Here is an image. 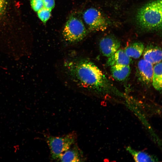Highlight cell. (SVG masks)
<instances>
[{
    "label": "cell",
    "mask_w": 162,
    "mask_h": 162,
    "mask_svg": "<svg viewBox=\"0 0 162 162\" xmlns=\"http://www.w3.org/2000/svg\"><path fill=\"white\" fill-rule=\"evenodd\" d=\"M66 73L79 87L92 92H100L107 87V80L101 71L88 59L66 60L64 63Z\"/></svg>",
    "instance_id": "1"
},
{
    "label": "cell",
    "mask_w": 162,
    "mask_h": 162,
    "mask_svg": "<svg viewBox=\"0 0 162 162\" xmlns=\"http://www.w3.org/2000/svg\"><path fill=\"white\" fill-rule=\"evenodd\" d=\"M162 0L149 2L138 11L136 20L138 24L148 30H158L162 28Z\"/></svg>",
    "instance_id": "2"
},
{
    "label": "cell",
    "mask_w": 162,
    "mask_h": 162,
    "mask_svg": "<svg viewBox=\"0 0 162 162\" xmlns=\"http://www.w3.org/2000/svg\"><path fill=\"white\" fill-rule=\"evenodd\" d=\"M46 142L50 150L52 160H58L61 155L74 144L76 139L75 133H71L61 136H47Z\"/></svg>",
    "instance_id": "3"
},
{
    "label": "cell",
    "mask_w": 162,
    "mask_h": 162,
    "mask_svg": "<svg viewBox=\"0 0 162 162\" xmlns=\"http://www.w3.org/2000/svg\"><path fill=\"white\" fill-rule=\"evenodd\" d=\"M65 41L70 44L82 40L87 34V31L82 21L76 17L70 16L67 21L62 31Z\"/></svg>",
    "instance_id": "4"
},
{
    "label": "cell",
    "mask_w": 162,
    "mask_h": 162,
    "mask_svg": "<svg viewBox=\"0 0 162 162\" xmlns=\"http://www.w3.org/2000/svg\"><path fill=\"white\" fill-rule=\"evenodd\" d=\"M83 20L90 31H104L107 26L106 19L100 12L94 8L87 9L83 13Z\"/></svg>",
    "instance_id": "5"
},
{
    "label": "cell",
    "mask_w": 162,
    "mask_h": 162,
    "mask_svg": "<svg viewBox=\"0 0 162 162\" xmlns=\"http://www.w3.org/2000/svg\"><path fill=\"white\" fill-rule=\"evenodd\" d=\"M153 71L152 64L144 59L139 61L137 74L139 79L143 83L148 85L152 82Z\"/></svg>",
    "instance_id": "6"
},
{
    "label": "cell",
    "mask_w": 162,
    "mask_h": 162,
    "mask_svg": "<svg viewBox=\"0 0 162 162\" xmlns=\"http://www.w3.org/2000/svg\"><path fill=\"white\" fill-rule=\"evenodd\" d=\"M120 41L116 38L111 36H107L103 38L100 41V50L104 56L109 57L119 48Z\"/></svg>",
    "instance_id": "7"
},
{
    "label": "cell",
    "mask_w": 162,
    "mask_h": 162,
    "mask_svg": "<svg viewBox=\"0 0 162 162\" xmlns=\"http://www.w3.org/2000/svg\"><path fill=\"white\" fill-rule=\"evenodd\" d=\"M58 160L62 162H76L83 161L85 159L82 151L74 144L64 152Z\"/></svg>",
    "instance_id": "8"
},
{
    "label": "cell",
    "mask_w": 162,
    "mask_h": 162,
    "mask_svg": "<svg viewBox=\"0 0 162 162\" xmlns=\"http://www.w3.org/2000/svg\"><path fill=\"white\" fill-rule=\"evenodd\" d=\"M143 54L144 59L152 64L158 63L161 61L162 50L160 47L149 45L145 49Z\"/></svg>",
    "instance_id": "9"
},
{
    "label": "cell",
    "mask_w": 162,
    "mask_h": 162,
    "mask_svg": "<svg viewBox=\"0 0 162 162\" xmlns=\"http://www.w3.org/2000/svg\"><path fill=\"white\" fill-rule=\"evenodd\" d=\"M131 61L130 57L126 54L124 51L119 50L109 57L106 64L107 66H111L116 64L129 65Z\"/></svg>",
    "instance_id": "10"
},
{
    "label": "cell",
    "mask_w": 162,
    "mask_h": 162,
    "mask_svg": "<svg viewBox=\"0 0 162 162\" xmlns=\"http://www.w3.org/2000/svg\"><path fill=\"white\" fill-rule=\"evenodd\" d=\"M110 70L113 77L119 81L125 80L130 72V68L129 65H115L111 66Z\"/></svg>",
    "instance_id": "11"
},
{
    "label": "cell",
    "mask_w": 162,
    "mask_h": 162,
    "mask_svg": "<svg viewBox=\"0 0 162 162\" xmlns=\"http://www.w3.org/2000/svg\"><path fill=\"white\" fill-rule=\"evenodd\" d=\"M126 150L130 153L136 162H154L158 161L157 158L143 152L134 150L130 146L126 148Z\"/></svg>",
    "instance_id": "12"
},
{
    "label": "cell",
    "mask_w": 162,
    "mask_h": 162,
    "mask_svg": "<svg viewBox=\"0 0 162 162\" xmlns=\"http://www.w3.org/2000/svg\"><path fill=\"white\" fill-rule=\"evenodd\" d=\"M144 49V45L142 43L136 42L129 45L124 51L130 57L138 58L142 55Z\"/></svg>",
    "instance_id": "13"
},
{
    "label": "cell",
    "mask_w": 162,
    "mask_h": 162,
    "mask_svg": "<svg viewBox=\"0 0 162 162\" xmlns=\"http://www.w3.org/2000/svg\"><path fill=\"white\" fill-rule=\"evenodd\" d=\"M162 62L157 63L153 68L152 79V84L154 87L157 90L162 89Z\"/></svg>",
    "instance_id": "14"
},
{
    "label": "cell",
    "mask_w": 162,
    "mask_h": 162,
    "mask_svg": "<svg viewBox=\"0 0 162 162\" xmlns=\"http://www.w3.org/2000/svg\"><path fill=\"white\" fill-rule=\"evenodd\" d=\"M51 11V10L43 7L37 12L39 18L45 24L50 17Z\"/></svg>",
    "instance_id": "15"
},
{
    "label": "cell",
    "mask_w": 162,
    "mask_h": 162,
    "mask_svg": "<svg viewBox=\"0 0 162 162\" xmlns=\"http://www.w3.org/2000/svg\"><path fill=\"white\" fill-rule=\"evenodd\" d=\"M30 3L32 9L35 12L44 7L43 0H31Z\"/></svg>",
    "instance_id": "16"
},
{
    "label": "cell",
    "mask_w": 162,
    "mask_h": 162,
    "mask_svg": "<svg viewBox=\"0 0 162 162\" xmlns=\"http://www.w3.org/2000/svg\"><path fill=\"white\" fill-rule=\"evenodd\" d=\"M44 7L52 11L55 5L54 0H43Z\"/></svg>",
    "instance_id": "17"
},
{
    "label": "cell",
    "mask_w": 162,
    "mask_h": 162,
    "mask_svg": "<svg viewBox=\"0 0 162 162\" xmlns=\"http://www.w3.org/2000/svg\"><path fill=\"white\" fill-rule=\"evenodd\" d=\"M7 5V0H0V16L3 14Z\"/></svg>",
    "instance_id": "18"
}]
</instances>
